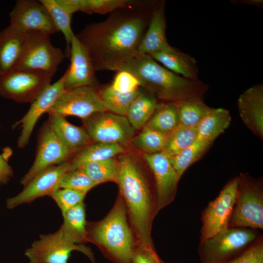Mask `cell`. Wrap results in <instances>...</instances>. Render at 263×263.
<instances>
[{
    "label": "cell",
    "mask_w": 263,
    "mask_h": 263,
    "mask_svg": "<svg viewBox=\"0 0 263 263\" xmlns=\"http://www.w3.org/2000/svg\"><path fill=\"white\" fill-rule=\"evenodd\" d=\"M157 2L130 1L104 21L90 23L75 35L95 71L118 72L138 53Z\"/></svg>",
    "instance_id": "6da1fadb"
},
{
    "label": "cell",
    "mask_w": 263,
    "mask_h": 263,
    "mask_svg": "<svg viewBox=\"0 0 263 263\" xmlns=\"http://www.w3.org/2000/svg\"><path fill=\"white\" fill-rule=\"evenodd\" d=\"M117 159L119 168L116 183L130 223L138 244L155 250L151 235L152 222L157 215L153 180L134 155L124 152Z\"/></svg>",
    "instance_id": "7a4b0ae2"
},
{
    "label": "cell",
    "mask_w": 263,
    "mask_h": 263,
    "mask_svg": "<svg viewBox=\"0 0 263 263\" xmlns=\"http://www.w3.org/2000/svg\"><path fill=\"white\" fill-rule=\"evenodd\" d=\"M121 70L131 73L140 87L160 102L202 99L208 88L207 84L199 79H187L171 72L148 55L137 53L125 63Z\"/></svg>",
    "instance_id": "3957f363"
},
{
    "label": "cell",
    "mask_w": 263,
    "mask_h": 263,
    "mask_svg": "<svg viewBox=\"0 0 263 263\" xmlns=\"http://www.w3.org/2000/svg\"><path fill=\"white\" fill-rule=\"evenodd\" d=\"M87 242H91L117 263H132L138 244L130 223L126 207L119 194L108 214L87 222Z\"/></svg>",
    "instance_id": "277c9868"
},
{
    "label": "cell",
    "mask_w": 263,
    "mask_h": 263,
    "mask_svg": "<svg viewBox=\"0 0 263 263\" xmlns=\"http://www.w3.org/2000/svg\"><path fill=\"white\" fill-rule=\"evenodd\" d=\"M263 238L259 230L228 227L214 236L200 241L201 263H222L241 255Z\"/></svg>",
    "instance_id": "5b68a950"
},
{
    "label": "cell",
    "mask_w": 263,
    "mask_h": 263,
    "mask_svg": "<svg viewBox=\"0 0 263 263\" xmlns=\"http://www.w3.org/2000/svg\"><path fill=\"white\" fill-rule=\"evenodd\" d=\"M228 227L263 229V185L261 179L241 173Z\"/></svg>",
    "instance_id": "8992f818"
},
{
    "label": "cell",
    "mask_w": 263,
    "mask_h": 263,
    "mask_svg": "<svg viewBox=\"0 0 263 263\" xmlns=\"http://www.w3.org/2000/svg\"><path fill=\"white\" fill-rule=\"evenodd\" d=\"M65 57L61 48L52 44L50 35L29 33L22 55L15 68L40 72L53 77Z\"/></svg>",
    "instance_id": "52a82bcc"
},
{
    "label": "cell",
    "mask_w": 263,
    "mask_h": 263,
    "mask_svg": "<svg viewBox=\"0 0 263 263\" xmlns=\"http://www.w3.org/2000/svg\"><path fill=\"white\" fill-rule=\"evenodd\" d=\"M73 251L82 252L92 263H95L90 248L70 242L60 228L53 233L40 235L25 250L24 254L29 263H68Z\"/></svg>",
    "instance_id": "ba28073f"
},
{
    "label": "cell",
    "mask_w": 263,
    "mask_h": 263,
    "mask_svg": "<svg viewBox=\"0 0 263 263\" xmlns=\"http://www.w3.org/2000/svg\"><path fill=\"white\" fill-rule=\"evenodd\" d=\"M47 74L14 68L0 75V95L19 103H32L50 85Z\"/></svg>",
    "instance_id": "9c48e42d"
},
{
    "label": "cell",
    "mask_w": 263,
    "mask_h": 263,
    "mask_svg": "<svg viewBox=\"0 0 263 263\" xmlns=\"http://www.w3.org/2000/svg\"><path fill=\"white\" fill-rule=\"evenodd\" d=\"M84 128L93 142L117 143L127 146L135 130L125 116L106 111L82 119Z\"/></svg>",
    "instance_id": "30bf717a"
},
{
    "label": "cell",
    "mask_w": 263,
    "mask_h": 263,
    "mask_svg": "<svg viewBox=\"0 0 263 263\" xmlns=\"http://www.w3.org/2000/svg\"><path fill=\"white\" fill-rule=\"evenodd\" d=\"M238 183V176L229 181L203 211L200 241L208 239L228 227Z\"/></svg>",
    "instance_id": "8fae6325"
},
{
    "label": "cell",
    "mask_w": 263,
    "mask_h": 263,
    "mask_svg": "<svg viewBox=\"0 0 263 263\" xmlns=\"http://www.w3.org/2000/svg\"><path fill=\"white\" fill-rule=\"evenodd\" d=\"M98 89L83 86L65 90L47 113L53 112L65 117L75 116L84 119L94 113L107 111Z\"/></svg>",
    "instance_id": "7c38bea8"
},
{
    "label": "cell",
    "mask_w": 263,
    "mask_h": 263,
    "mask_svg": "<svg viewBox=\"0 0 263 263\" xmlns=\"http://www.w3.org/2000/svg\"><path fill=\"white\" fill-rule=\"evenodd\" d=\"M38 138L35 161L20 181L23 186L43 169L70 161L75 155L55 135L48 121L41 127Z\"/></svg>",
    "instance_id": "4fadbf2b"
},
{
    "label": "cell",
    "mask_w": 263,
    "mask_h": 263,
    "mask_svg": "<svg viewBox=\"0 0 263 263\" xmlns=\"http://www.w3.org/2000/svg\"><path fill=\"white\" fill-rule=\"evenodd\" d=\"M143 158L150 168L154 181L156 197V213L174 200L180 179L164 151L144 153Z\"/></svg>",
    "instance_id": "5bb4252c"
},
{
    "label": "cell",
    "mask_w": 263,
    "mask_h": 263,
    "mask_svg": "<svg viewBox=\"0 0 263 263\" xmlns=\"http://www.w3.org/2000/svg\"><path fill=\"white\" fill-rule=\"evenodd\" d=\"M70 161L49 167L38 172L24 186L20 193L7 199V207L13 209L31 203L39 198L50 196L59 188L62 176L70 170Z\"/></svg>",
    "instance_id": "9a60e30c"
},
{
    "label": "cell",
    "mask_w": 263,
    "mask_h": 263,
    "mask_svg": "<svg viewBox=\"0 0 263 263\" xmlns=\"http://www.w3.org/2000/svg\"><path fill=\"white\" fill-rule=\"evenodd\" d=\"M9 18L10 25L25 33L39 32L50 36L58 32L40 0H17Z\"/></svg>",
    "instance_id": "2e32d148"
},
{
    "label": "cell",
    "mask_w": 263,
    "mask_h": 263,
    "mask_svg": "<svg viewBox=\"0 0 263 263\" xmlns=\"http://www.w3.org/2000/svg\"><path fill=\"white\" fill-rule=\"evenodd\" d=\"M64 75L56 82L50 85L31 103L26 114L13 126L21 128L17 142L18 147L24 148L29 142L34 128L40 117L47 113L58 98L64 92Z\"/></svg>",
    "instance_id": "e0dca14e"
},
{
    "label": "cell",
    "mask_w": 263,
    "mask_h": 263,
    "mask_svg": "<svg viewBox=\"0 0 263 263\" xmlns=\"http://www.w3.org/2000/svg\"><path fill=\"white\" fill-rule=\"evenodd\" d=\"M69 56L70 65L63 74L65 90L83 86L98 88L99 84L91 59L75 34L71 40Z\"/></svg>",
    "instance_id": "ac0fdd59"
},
{
    "label": "cell",
    "mask_w": 263,
    "mask_h": 263,
    "mask_svg": "<svg viewBox=\"0 0 263 263\" xmlns=\"http://www.w3.org/2000/svg\"><path fill=\"white\" fill-rule=\"evenodd\" d=\"M238 109L246 127L256 136L263 138V86L254 85L239 97Z\"/></svg>",
    "instance_id": "d6986e66"
},
{
    "label": "cell",
    "mask_w": 263,
    "mask_h": 263,
    "mask_svg": "<svg viewBox=\"0 0 263 263\" xmlns=\"http://www.w3.org/2000/svg\"><path fill=\"white\" fill-rule=\"evenodd\" d=\"M165 2H158L152 12L150 19L138 49V53L150 55L170 45L166 36Z\"/></svg>",
    "instance_id": "ffe728a7"
},
{
    "label": "cell",
    "mask_w": 263,
    "mask_h": 263,
    "mask_svg": "<svg viewBox=\"0 0 263 263\" xmlns=\"http://www.w3.org/2000/svg\"><path fill=\"white\" fill-rule=\"evenodd\" d=\"M48 122L50 128L58 139L75 155L93 141L84 128L75 126L65 117L50 112Z\"/></svg>",
    "instance_id": "44dd1931"
},
{
    "label": "cell",
    "mask_w": 263,
    "mask_h": 263,
    "mask_svg": "<svg viewBox=\"0 0 263 263\" xmlns=\"http://www.w3.org/2000/svg\"><path fill=\"white\" fill-rule=\"evenodd\" d=\"M27 35L10 25L0 31V75L16 67L22 55Z\"/></svg>",
    "instance_id": "7402d4cb"
},
{
    "label": "cell",
    "mask_w": 263,
    "mask_h": 263,
    "mask_svg": "<svg viewBox=\"0 0 263 263\" xmlns=\"http://www.w3.org/2000/svg\"><path fill=\"white\" fill-rule=\"evenodd\" d=\"M171 72L184 78L198 80L199 69L193 57L170 46L150 55Z\"/></svg>",
    "instance_id": "603a6c76"
},
{
    "label": "cell",
    "mask_w": 263,
    "mask_h": 263,
    "mask_svg": "<svg viewBox=\"0 0 263 263\" xmlns=\"http://www.w3.org/2000/svg\"><path fill=\"white\" fill-rule=\"evenodd\" d=\"M124 152V147L117 143H92L78 151L70 160L69 171L87 163L114 157Z\"/></svg>",
    "instance_id": "cb8c5ba5"
},
{
    "label": "cell",
    "mask_w": 263,
    "mask_h": 263,
    "mask_svg": "<svg viewBox=\"0 0 263 263\" xmlns=\"http://www.w3.org/2000/svg\"><path fill=\"white\" fill-rule=\"evenodd\" d=\"M63 222L60 228L65 237L75 244L87 242V222L84 202L71 208L62 214Z\"/></svg>",
    "instance_id": "d4e9b609"
},
{
    "label": "cell",
    "mask_w": 263,
    "mask_h": 263,
    "mask_svg": "<svg viewBox=\"0 0 263 263\" xmlns=\"http://www.w3.org/2000/svg\"><path fill=\"white\" fill-rule=\"evenodd\" d=\"M158 103L155 96L140 87V91L132 102L126 117L135 130H139L146 124Z\"/></svg>",
    "instance_id": "484cf974"
},
{
    "label": "cell",
    "mask_w": 263,
    "mask_h": 263,
    "mask_svg": "<svg viewBox=\"0 0 263 263\" xmlns=\"http://www.w3.org/2000/svg\"><path fill=\"white\" fill-rule=\"evenodd\" d=\"M231 120L228 110L212 108L197 127L198 138L213 143L227 128Z\"/></svg>",
    "instance_id": "4316f807"
},
{
    "label": "cell",
    "mask_w": 263,
    "mask_h": 263,
    "mask_svg": "<svg viewBox=\"0 0 263 263\" xmlns=\"http://www.w3.org/2000/svg\"><path fill=\"white\" fill-rule=\"evenodd\" d=\"M175 103L158 102L145 125L163 133L169 135L179 124Z\"/></svg>",
    "instance_id": "83f0119b"
},
{
    "label": "cell",
    "mask_w": 263,
    "mask_h": 263,
    "mask_svg": "<svg viewBox=\"0 0 263 263\" xmlns=\"http://www.w3.org/2000/svg\"><path fill=\"white\" fill-rule=\"evenodd\" d=\"M140 87L130 92H121L114 89L112 85L99 88L98 92L103 105L107 111L125 116L134 98L140 91Z\"/></svg>",
    "instance_id": "f1b7e54d"
},
{
    "label": "cell",
    "mask_w": 263,
    "mask_h": 263,
    "mask_svg": "<svg viewBox=\"0 0 263 263\" xmlns=\"http://www.w3.org/2000/svg\"><path fill=\"white\" fill-rule=\"evenodd\" d=\"M47 10L54 24L63 35L67 44V50L69 55L70 44L75 35L71 27L73 15L60 3L59 0H39Z\"/></svg>",
    "instance_id": "f546056e"
},
{
    "label": "cell",
    "mask_w": 263,
    "mask_h": 263,
    "mask_svg": "<svg viewBox=\"0 0 263 263\" xmlns=\"http://www.w3.org/2000/svg\"><path fill=\"white\" fill-rule=\"evenodd\" d=\"M212 143L197 138L191 145L177 155L170 157L171 164L180 178L186 169L205 153Z\"/></svg>",
    "instance_id": "4dcf8cb0"
},
{
    "label": "cell",
    "mask_w": 263,
    "mask_h": 263,
    "mask_svg": "<svg viewBox=\"0 0 263 263\" xmlns=\"http://www.w3.org/2000/svg\"><path fill=\"white\" fill-rule=\"evenodd\" d=\"M119 168L118 159L114 157L87 163L79 168L81 169L93 181L99 185L109 181L116 182Z\"/></svg>",
    "instance_id": "1f68e13d"
},
{
    "label": "cell",
    "mask_w": 263,
    "mask_h": 263,
    "mask_svg": "<svg viewBox=\"0 0 263 263\" xmlns=\"http://www.w3.org/2000/svg\"><path fill=\"white\" fill-rule=\"evenodd\" d=\"M180 124L196 127L210 112L212 108L207 105L202 98H194L175 103Z\"/></svg>",
    "instance_id": "d6a6232c"
},
{
    "label": "cell",
    "mask_w": 263,
    "mask_h": 263,
    "mask_svg": "<svg viewBox=\"0 0 263 263\" xmlns=\"http://www.w3.org/2000/svg\"><path fill=\"white\" fill-rule=\"evenodd\" d=\"M197 138V128L179 123L169 135L163 151L169 157L174 156L191 145Z\"/></svg>",
    "instance_id": "836d02e7"
},
{
    "label": "cell",
    "mask_w": 263,
    "mask_h": 263,
    "mask_svg": "<svg viewBox=\"0 0 263 263\" xmlns=\"http://www.w3.org/2000/svg\"><path fill=\"white\" fill-rule=\"evenodd\" d=\"M168 136L145 125L130 144L144 153H157L163 151Z\"/></svg>",
    "instance_id": "e575fe53"
},
{
    "label": "cell",
    "mask_w": 263,
    "mask_h": 263,
    "mask_svg": "<svg viewBox=\"0 0 263 263\" xmlns=\"http://www.w3.org/2000/svg\"><path fill=\"white\" fill-rule=\"evenodd\" d=\"M98 185L80 168L66 172L62 176L59 188H67L87 194Z\"/></svg>",
    "instance_id": "d590c367"
},
{
    "label": "cell",
    "mask_w": 263,
    "mask_h": 263,
    "mask_svg": "<svg viewBox=\"0 0 263 263\" xmlns=\"http://www.w3.org/2000/svg\"><path fill=\"white\" fill-rule=\"evenodd\" d=\"M86 194L67 188H59L49 196L57 204L62 215L84 202Z\"/></svg>",
    "instance_id": "8d00e7d4"
},
{
    "label": "cell",
    "mask_w": 263,
    "mask_h": 263,
    "mask_svg": "<svg viewBox=\"0 0 263 263\" xmlns=\"http://www.w3.org/2000/svg\"><path fill=\"white\" fill-rule=\"evenodd\" d=\"M129 0H79V11L88 14H103L127 6Z\"/></svg>",
    "instance_id": "74e56055"
},
{
    "label": "cell",
    "mask_w": 263,
    "mask_h": 263,
    "mask_svg": "<svg viewBox=\"0 0 263 263\" xmlns=\"http://www.w3.org/2000/svg\"><path fill=\"white\" fill-rule=\"evenodd\" d=\"M222 263H263V238L241 255Z\"/></svg>",
    "instance_id": "f35d334b"
},
{
    "label": "cell",
    "mask_w": 263,
    "mask_h": 263,
    "mask_svg": "<svg viewBox=\"0 0 263 263\" xmlns=\"http://www.w3.org/2000/svg\"><path fill=\"white\" fill-rule=\"evenodd\" d=\"M116 72L111 84L114 89L126 93L134 91L140 87L137 79L130 72L124 70Z\"/></svg>",
    "instance_id": "ab89813d"
},
{
    "label": "cell",
    "mask_w": 263,
    "mask_h": 263,
    "mask_svg": "<svg viewBox=\"0 0 263 263\" xmlns=\"http://www.w3.org/2000/svg\"><path fill=\"white\" fill-rule=\"evenodd\" d=\"M132 263H163L155 250L138 244L133 253Z\"/></svg>",
    "instance_id": "60d3db41"
},
{
    "label": "cell",
    "mask_w": 263,
    "mask_h": 263,
    "mask_svg": "<svg viewBox=\"0 0 263 263\" xmlns=\"http://www.w3.org/2000/svg\"><path fill=\"white\" fill-rule=\"evenodd\" d=\"M13 176V171L7 161L0 155V186L6 184Z\"/></svg>",
    "instance_id": "b9f144b4"
},
{
    "label": "cell",
    "mask_w": 263,
    "mask_h": 263,
    "mask_svg": "<svg viewBox=\"0 0 263 263\" xmlns=\"http://www.w3.org/2000/svg\"><path fill=\"white\" fill-rule=\"evenodd\" d=\"M246 3H248L249 4H252L255 5H261V3H263V0H248V2H246Z\"/></svg>",
    "instance_id": "7bdbcfd3"
}]
</instances>
